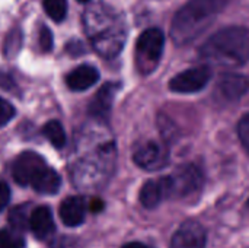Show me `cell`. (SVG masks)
Segmentation results:
<instances>
[{"mask_svg":"<svg viewBox=\"0 0 249 248\" xmlns=\"http://www.w3.org/2000/svg\"><path fill=\"white\" fill-rule=\"evenodd\" d=\"M83 26L86 37L95 51L112 58L121 53L127 39V23L124 16L107 3H95L83 13Z\"/></svg>","mask_w":249,"mask_h":248,"instance_id":"6da1fadb","label":"cell"},{"mask_svg":"<svg viewBox=\"0 0 249 248\" xmlns=\"http://www.w3.org/2000/svg\"><path fill=\"white\" fill-rule=\"evenodd\" d=\"M231 0H190L174 16L171 38L177 45L197 39L226 9Z\"/></svg>","mask_w":249,"mask_h":248,"instance_id":"7a4b0ae2","label":"cell"},{"mask_svg":"<svg viewBox=\"0 0 249 248\" xmlns=\"http://www.w3.org/2000/svg\"><path fill=\"white\" fill-rule=\"evenodd\" d=\"M200 57L216 66L239 67L249 61V29L228 26L213 34L200 48Z\"/></svg>","mask_w":249,"mask_h":248,"instance_id":"3957f363","label":"cell"},{"mask_svg":"<svg viewBox=\"0 0 249 248\" xmlns=\"http://www.w3.org/2000/svg\"><path fill=\"white\" fill-rule=\"evenodd\" d=\"M165 48V35L159 28H149L142 32L136 42V66L142 75H150L160 63Z\"/></svg>","mask_w":249,"mask_h":248,"instance_id":"277c9868","label":"cell"},{"mask_svg":"<svg viewBox=\"0 0 249 248\" xmlns=\"http://www.w3.org/2000/svg\"><path fill=\"white\" fill-rule=\"evenodd\" d=\"M166 186V196L172 199L191 200L196 199L204 183L201 171L191 164L177 168L171 175L163 177Z\"/></svg>","mask_w":249,"mask_h":248,"instance_id":"5b68a950","label":"cell"},{"mask_svg":"<svg viewBox=\"0 0 249 248\" xmlns=\"http://www.w3.org/2000/svg\"><path fill=\"white\" fill-rule=\"evenodd\" d=\"M133 159L137 167L146 171H158L168 165L169 149L163 142L146 140L136 146L133 152Z\"/></svg>","mask_w":249,"mask_h":248,"instance_id":"8992f818","label":"cell"},{"mask_svg":"<svg viewBox=\"0 0 249 248\" xmlns=\"http://www.w3.org/2000/svg\"><path fill=\"white\" fill-rule=\"evenodd\" d=\"M210 79L212 69L209 66H198L175 75L169 82V89L178 94H194L204 89Z\"/></svg>","mask_w":249,"mask_h":248,"instance_id":"52a82bcc","label":"cell"},{"mask_svg":"<svg viewBox=\"0 0 249 248\" xmlns=\"http://www.w3.org/2000/svg\"><path fill=\"white\" fill-rule=\"evenodd\" d=\"M47 167L44 158L36 152H22L13 162L12 174L19 186H31L32 180Z\"/></svg>","mask_w":249,"mask_h":248,"instance_id":"ba28073f","label":"cell"},{"mask_svg":"<svg viewBox=\"0 0 249 248\" xmlns=\"http://www.w3.org/2000/svg\"><path fill=\"white\" fill-rule=\"evenodd\" d=\"M206 243L204 228L196 221H187L175 231L171 248H206Z\"/></svg>","mask_w":249,"mask_h":248,"instance_id":"9c48e42d","label":"cell"},{"mask_svg":"<svg viewBox=\"0 0 249 248\" xmlns=\"http://www.w3.org/2000/svg\"><path fill=\"white\" fill-rule=\"evenodd\" d=\"M118 91V85L117 83H105L93 96V99L89 104V114L93 118H107L111 108H112V102L115 98V94Z\"/></svg>","mask_w":249,"mask_h":248,"instance_id":"30bf717a","label":"cell"},{"mask_svg":"<svg viewBox=\"0 0 249 248\" xmlns=\"http://www.w3.org/2000/svg\"><path fill=\"white\" fill-rule=\"evenodd\" d=\"M98 79H99V72L96 67L90 64H82L67 75L66 83L71 91L79 92L92 88L98 82Z\"/></svg>","mask_w":249,"mask_h":248,"instance_id":"8fae6325","label":"cell"},{"mask_svg":"<svg viewBox=\"0 0 249 248\" xmlns=\"http://www.w3.org/2000/svg\"><path fill=\"white\" fill-rule=\"evenodd\" d=\"M220 94L229 101H238L249 91V79L236 73H226L219 80Z\"/></svg>","mask_w":249,"mask_h":248,"instance_id":"7c38bea8","label":"cell"},{"mask_svg":"<svg viewBox=\"0 0 249 248\" xmlns=\"http://www.w3.org/2000/svg\"><path fill=\"white\" fill-rule=\"evenodd\" d=\"M29 228L38 240H45L54 232V218L47 206H39L29 216Z\"/></svg>","mask_w":249,"mask_h":248,"instance_id":"4fadbf2b","label":"cell"},{"mask_svg":"<svg viewBox=\"0 0 249 248\" xmlns=\"http://www.w3.org/2000/svg\"><path fill=\"white\" fill-rule=\"evenodd\" d=\"M86 208L82 197H67L60 205V219L66 227H79L85 221Z\"/></svg>","mask_w":249,"mask_h":248,"instance_id":"5bb4252c","label":"cell"},{"mask_svg":"<svg viewBox=\"0 0 249 248\" xmlns=\"http://www.w3.org/2000/svg\"><path fill=\"white\" fill-rule=\"evenodd\" d=\"M140 203L143 205V208L146 209H155L158 208L163 199H166V186H165V180L159 178V180H150L147 181L142 190H140Z\"/></svg>","mask_w":249,"mask_h":248,"instance_id":"9a60e30c","label":"cell"},{"mask_svg":"<svg viewBox=\"0 0 249 248\" xmlns=\"http://www.w3.org/2000/svg\"><path fill=\"white\" fill-rule=\"evenodd\" d=\"M61 177L57 171L50 167H45L38 172V175L32 180L31 187L41 194H55L60 190Z\"/></svg>","mask_w":249,"mask_h":248,"instance_id":"2e32d148","label":"cell"},{"mask_svg":"<svg viewBox=\"0 0 249 248\" xmlns=\"http://www.w3.org/2000/svg\"><path fill=\"white\" fill-rule=\"evenodd\" d=\"M42 134L51 142V145L54 148H63L66 145V133H64V129L63 126L55 121V120H51L48 121L44 127H42Z\"/></svg>","mask_w":249,"mask_h":248,"instance_id":"e0dca14e","label":"cell"},{"mask_svg":"<svg viewBox=\"0 0 249 248\" xmlns=\"http://www.w3.org/2000/svg\"><path fill=\"white\" fill-rule=\"evenodd\" d=\"M23 44V34L19 28H13L9 31L6 39H4V45H3V53L7 58H12L15 56H18V53L20 51Z\"/></svg>","mask_w":249,"mask_h":248,"instance_id":"ac0fdd59","label":"cell"},{"mask_svg":"<svg viewBox=\"0 0 249 248\" xmlns=\"http://www.w3.org/2000/svg\"><path fill=\"white\" fill-rule=\"evenodd\" d=\"M42 6L54 22H61L67 15V0H44Z\"/></svg>","mask_w":249,"mask_h":248,"instance_id":"d6986e66","label":"cell"},{"mask_svg":"<svg viewBox=\"0 0 249 248\" xmlns=\"http://www.w3.org/2000/svg\"><path fill=\"white\" fill-rule=\"evenodd\" d=\"M9 222L15 231H22L29 227V218L26 215V206H16L9 213Z\"/></svg>","mask_w":249,"mask_h":248,"instance_id":"ffe728a7","label":"cell"},{"mask_svg":"<svg viewBox=\"0 0 249 248\" xmlns=\"http://www.w3.org/2000/svg\"><path fill=\"white\" fill-rule=\"evenodd\" d=\"M25 240L15 229H1L0 231V248H23Z\"/></svg>","mask_w":249,"mask_h":248,"instance_id":"44dd1931","label":"cell"},{"mask_svg":"<svg viewBox=\"0 0 249 248\" xmlns=\"http://www.w3.org/2000/svg\"><path fill=\"white\" fill-rule=\"evenodd\" d=\"M238 136L244 146V149L249 153V114H245L238 123Z\"/></svg>","mask_w":249,"mask_h":248,"instance_id":"7402d4cb","label":"cell"},{"mask_svg":"<svg viewBox=\"0 0 249 248\" xmlns=\"http://www.w3.org/2000/svg\"><path fill=\"white\" fill-rule=\"evenodd\" d=\"M15 117V107L0 96V127L6 126Z\"/></svg>","mask_w":249,"mask_h":248,"instance_id":"603a6c76","label":"cell"},{"mask_svg":"<svg viewBox=\"0 0 249 248\" xmlns=\"http://www.w3.org/2000/svg\"><path fill=\"white\" fill-rule=\"evenodd\" d=\"M39 47L44 53L51 51L53 48V34L47 26H41L39 31Z\"/></svg>","mask_w":249,"mask_h":248,"instance_id":"cb8c5ba5","label":"cell"},{"mask_svg":"<svg viewBox=\"0 0 249 248\" xmlns=\"http://www.w3.org/2000/svg\"><path fill=\"white\" fill-rule=\"evenodd\" d=\"M9 200H10V189L7 183L0 181V212L9 205Z\"/></svg>","mask_w":249,"mask_h":248,"instance_id":"d4e9b609","label":"cell"},{"mask_svg":"<svg viewBox=\"0 0 249 248\" xmlns=\"http://www.w3.org/2000/svg\"><path fill=\"white\" fill-rule=\"evenodd\" d=\"M102 209H104L102 200H99V199H92V202H90V210H92L93 213H99Z\"/></svg>","mask_w":249,"mask_h":248,"instance_id":"484cf974","label":"cell"},{"mask_svg":"<svg viewBox=\"0 0 249 248\" xmlns=\"http://www.w3.org/2000/svg\"><path fill=\"white\" fill-rule=\"evenodd\" d=\"M123 248H149L147 246H144V244H142V243H128V244H125Z\"/></svg>","mask_w":249,"mask_h":248,"instance_id":"4316f807","label":"cell"},{"mask_svg":"<svg viewBox=\"0 0 249 248\" xmlns=\"http://www.w3.org/2000/svg\"><path fill=\"white\" fill-rule=\"evenodd\" d=\"M77 1H79V3H89L90 0H77Z\"/></svg>","mask_w":249,"mask_h":248,"instance_id":"83f0119b","label":"cell"},{"mask_svg":"<svg viewBox=\"0 0 249 248\" xmlns=\"http://www.w3.org/2000/svg\"><path fill=\"white\" fill-rule=\"evenodd\" d=\"M247 208H248V210H249V199H248V203H247Z\"/></svg>","mask_w":249,"mask_h":248,"instance_id":"f1b7e54d","label":"cell"}]
</instances>
